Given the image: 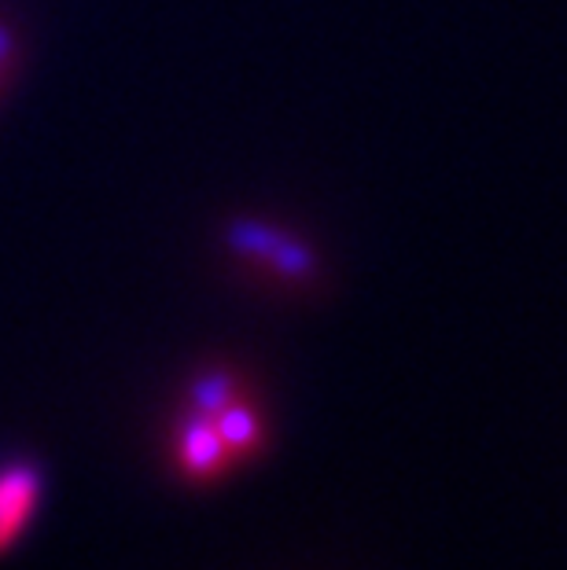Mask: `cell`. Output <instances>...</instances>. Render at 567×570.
I'll use <instances>...</instances> for the list:
<instances>
[{"instance_id": "3957f363", "label": "cell", "mask_w": 567, "mask_h": 570, "mask_svg": "<svg viewBox=\"0 0 567 570\" xmlns=\"http://www.w3.org/2000/svg\"><path fill=\"white\" fill-rule=\"evenodd\" d=\"M11 48H16V41H11V30L0 27V63H4V59L11 56Z\"/></svg>"}, {"instance_id": "7a4b0ae2", "label": "cell", "mask_w": 567, "mask_h": 570, "mask_svg": "<svg viewBox=\"0 0 567 570\" xmlns=\"http://www.w3.org/2000/svg\"><path fill=\"white\" fill-rule=\"evenodd\" d=\"M45 479L30 456H16L0 464V556H8L33 523L41 504Z\"/></svg>"}, {"instance_id": "6da1fadb", "label": "cell", "mask_w": 567, "mask_h": 570, "mask_svg": "<svg viewBox=\"0 0 567 570\" xmlns=\"http://www.w3.org/2000/svg\"><path fill=\"white\" fill-rule=\"evenodd\" d=\"M225 247L239 254V258L258 262L265 273H273L276 281L295 291L317 287L324 276V265L310 244H303L299 236L284 233V228H276L270 222H255V217H236V222H228Z\"/></svg>"}]
</instances>
